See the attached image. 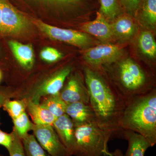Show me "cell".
I'll use <instances>...</instances> for the list:
<instances>
[{"mask_svg":"<svg viewBox=\"0 0 156 156\" xmlns=\"http://www.w3.org/2000/svg\"><path fill=\"white\" fill-rule=\"evenodd\" d=\"M89 104L95 112L98 125L116 136L119 121L127 99L102 75L89 67L84 69Z\"/></svg>","mask_w":156,"mask_h":156,"instance_id":"obj_1","label":"cell"},{"mask_svg":"<svg viewBox=\"0 0 156 156\" xmlns=\"http://www.w3.org/2000/svg\"><path fill=\"white\" fill-rule=\"evenodd\" d=\"M119 127L120 130H130L144 136L152 147L155 145V89L127 99L120 117Z\"/></svg>","mask_w":156,"mask_h":156,"instance_id":"obj_2","label":"cell"},{"mask_svg":"<svg viewBox=\"0 0 156 156\" xmlns=\"http://www.w3.org/2000/svg\"><path fill=\"white\" fill-rule=\"evenodd\" d=\"M76 156H113L108 143L110 132L101 128L97 123L75 126Z\"/></svg>","mask_w":156,"mask_h":156,"instance_id":"obj_3","label":"cell"},{"mask_svg":"<svg viewBox=\"0 0 156 156\" xmlns=\"http://www.w3.org/2000/svg\"><path fill=\"white\" fill-rule=\"evenodd\" d=\"M115 73L116 88L127 99L154 89L149 83L148 76L144 70L132 59L121 62Z\"/></svg>","mask_w":156,"mask_h":156,"instance_id":"obj_4","label":"cell"},{"mask_svg":"<svg viewBox=\"0 0 156 156\" xmlns=\"http://www.w3.org/2000/svg\"><path fill=\"white\" fill-rule=\"evenodd\" d=\"M2 34L18 35L29 27L27 18L11 5L9 0H1Z\"/></svg>","mask_w":156,"mask_h":156,"instance_id":"obj_5","label":"cell"},{"mask_svg":"<svg viewBox=\"0 0 156 156\" xmlns=\"http://www.w3.org/2000/svg\"><path fill=\"white\" fill-rule=\"evenodd\" d=\"M32 130L40 145L51 156H72L61 142L53 126L34 124Z\"/></svg>","mask_w":156,"mask_h":156,"instance_id":"obj_6","label":"cell"},{"mask_svg":"<svg viewBox=\"0 0 156 156\" xmlns=\"http://www.w3.org/2000/svg\"><path fill=\"white\" fill-rule=\"evenodd\" d=\"M35 23L40 30L53 40L80 47L88 46L92 42L90 37L84 33L58 28L41 20H35Z\"/></svg>","mask_w":156,"mask_h":156,"instance_id":"obj_7","label":"cell"},{"mask_svg":"<svg viewBox=\"0 0 156 156\" xmlns=\"http://www.w3.org/2000/svg\"><path fill=\"white\" fill-rule=\"evenodd\" d=\"M122 54V48L112 44L98 45L86 50L84 58L92 67L108 66L118 61Z\"/></svg>","mask_w":156,"mask_h":156,"instance_id":"obj_8","label":"cell"},{"mask_svg":"<svg viewBox=\"0 0 156 156\" xmlns=\"http://www.w3.org/2000/svg\"><path fill=\"white\" fill-rule=\"evenodd\" d=\"M72 70L71 67L66 66L56 72L38 87L31 100L34 103L39 104L42 97L59 94Z\"/></svg>","mask_w":156,"mask_h":156,"instance_id":"obj_9","label":"cell"},{"mask_svg":"<svg viewBox=\"0 0 156 156\" xmlns=\"http://www.w3.org/2000/svg\"><path fill=\"white\" fill-rule=\"evenodd\" d=\"M79 74L71 76L66 85L59 92L62 99L67 104L76 102L89 104V92L85 80Z\"/></svg>","mask_w":156,"mask_h":156,"instance_id":"obj_10","label":"cell"},{"mask_svg":"<svg viewBox=\"0 0 156 156\" xmlns=\"http://www.w3.org/2000/svg\"><path fill=\"white\" fill-rule=\"evenodd\" d=\"M53 126L57 132L59 139L72 156L76 148L75 126L68 115L65 114L56 118Z\"/></svg>","mask_w":156,"mask_h":156,"instance_id":"obj_11","label":"cell"},{"mask_svg":"<svg viewBox=\"0 0 156 156\" xmlns=\"http://www.w3.org/2000/svg\"><path fill=\"white\" fill-rule=\"evenodd\" d=\"M116 136L128 141V149L125 156H144L148 149L152 147L151 144L144 136L134 131L121 130L118 132Z\"/></svg>","mask_w":156,"mask_h":156,"instance_id":"obj_12","label":"cell"},{"mask_svg":"<svg viewBox=\"0 0 156 156\" xmlns=\"http://www.w3.org/2000/svg\"><path fill=\"white\" fill-rule=\"evenodd\" d=\"M66 114L71 119L75 126L97 123L95 112L89 104L82 102L68 104Z\"/></svg>","mask_w":156,"mask_h":156,"instance_id":"obj_13","label":"cell"},{"mask_svg":"<svg viewBox=\"0 0 156 156\" xmlns=\"http://www.w3.org/2000/svg\"><path fill=\"white\" fill-rule=\"evenodd\" d=\"M81 28L85 32L101 41H108L114 35L112 24L99 12H97L96 18L94 20L85 23Z\"/></svg>","mask_w":156,"mask_h":156,"instance_id":"obj_14","label":"cell"},{"mask_svg":"<svg viewBox=\"0 0 156 156\" xmlns=\"http://www.w3.org/2000/svg\"><path fill=\"white\" fill-rule=\"evenodd\" d=\"M9 45L15 58L23 67L31 69L33 66L34 56L30 44H24L15 41H10Z\"/></svg>","mask_w":156,"mask_h":156,"instance_id":"obj_15","label":"cell"},{"mask_svg":"<svg viewBox=\"0 0 156 156\" xmlns=\"http://www.w3.org/2000/svg\"><path fill=\"white\" fill-rule=\"evenodd\" d=\"M27 107L34 124L39 126H52L56 117L41 105L34 103L29 100Z\"/></svg>","mask_w":156,"mask_h":156,"instance_id":"obj_16","label":"cell"},{"mask_svg":"<svg viewBox=\"0 0 156 156\" xmlns=\"http://www.w3.org/2000/svg\"><path fill=\"white\" fill-rule=\"evenodd\" d=\"M112 26L114 35L122 40L130 38L136 31V26L133 20L126 15L118 18Z\"/></svg>","mask_w":156,"mask_h":156,"instance_id":"obj_17","label":"cell"},{"mask_svg":"<svg viewBox=\"0 0 156 156\" xmlns=\"http://www.w3.org/2000/svg\"><path fill=\"white\" fill-rule=\"evenodd\" d=\"M41 105L48 109L57 118L66 114L67 104L62 99L59 94L48 96L43 101Z\"/></svg>","mask_w":156,"mask_h":156,"instance_id":"obj_18","label":"cell"},{"mask_svg":"<svg viewBox=\"0 0 156 156\" xmlns=\"http://www.w3.org/2000/svg\"><path fill=\"white\" fill-rule=\"evenodd\" d=\"M138 46L146 56L154 58L156 55V43L152 34L149 31L141 33L138 39Z\"/></svg>","mask_w":156,"mask_h":156,"instance_id":"obj_19","label":"cell"},{"mask_svg":"<svg viewBox=\"0 0 156 156\" xmlns=\"http://www.w3.org/2000/svg\"><path fill=\"white\" fill-rule=\"evenodd\" d=\"M21 140L26 156H51L40 145L34 135L28 134Z\"/></svg>","mask_w":156,"mask_h":156,"instance_id":"obj_20","label":"cell"},{"mask_svg":"<svg viewBox=\"0 0 156 156\" xmlns=\"http://www.w3.org/2000/svg\"><path fill=\"white\" fill-rule=\"evenodd\" d=\"M139 11H140L141 18L145 23L151 26L155 25L156 0H143L138 12Z\"/></svg>","mask_w":156,"mask_h":156,"instance_id":"obj_21","label":"cell"},{"mask_svg":"<svg viewBox=\"0 0 156 156\" xmlns=\"http://www.w3.org/2000/svg\"><path fill=\"white\" fill-rule=\"evenodd\" d=\"M13 120L14 130L17 136L22 140L28 135L29 131L32 130L34 123H32L25 112Z\"/></svg>","mask_w":156,"mask_h":156,"instance_id":"obj_22","label":"cell"},{"mask_svg":"<svg viewBox=\"0 0 156 156\" xmlns=\"http://www.w3.org/2000/svg\"><path fill=\"white\" fill-rule=\"evenodd\" d=\"M119 0H100L99 12L107 19L113 20L121 11Z\"/></svg>","mask_w":156,"mask_h":156,"instance_id":"obj_23","label":"cell"},{"mask_svg":"<svg viewBox=\"0 0 156 156\" xmlns=\"http://www.w3.org/2000/svg\"><path fill=\"white\" fill-rule=\"evenodd\" d=\"M2 106L12 119H14L25 112L27 105L23 101L10 100L7 99L3 104Z\"/></svg>","mask_w":156,"mask_h":156,"instance_id":"obj_24","label":"cell"},{"mask_svg":"<svg viewBox=\"0 0 156 156\" xmlns=\"http://www.w3.org/2000/svg\"><path fill=\"white\" fill-rule=\"evenodd\" d=\"M37 4L55 6V7H67L77 5L82 0H30Z\"/></svg>","mask_w":156,"mask_h":156,"instance_id":"obj_25","label":"cell"},{"mask_svg":"<svg viewBox=\"0 0 156 156\" xmlns=\"http://www.w3.org/2000/svg\"><path fill=\"white\" fill-rule=\"evenodd\" d=\"M40 56L44 61L48 62H54L61 59L62 54L55 48L47 47L41 51Z\"/></svg>","mask_w":156,"mask_h":156,"instance_id":"obj_26","label":"cell"},{"mask_svg":"<svg viewBox=\"0 0 156 156\" xmlns=\"http://www.w3.org/2000/svg\"><path fill=\"white\" fill-rule=\"evenodd\" d=\"M120 4L128 14L135 16L138 13L143 0H119Z\"/></svg>","mask_w":156,"mask_h":156,"instance_id":"obj_27","label":"cell"},{"mask_svg":"<svg viewBox=\"0 0 156 156\" xmlns=\"http://www.w3.org/2000/svg\"><path fill=\"white\" fill-rule=\"evenodd\" d=\"M14 136L12 146L9 151L10 156H26L22 140L17 136L15 131H12Z\"/></svg>","mask_w":156,"mask_h":156,"instance_id":"obj_28","label":"cell"},{"mask_svg":"<svg viewBox=\"0 0 156 156\" xmlns=\"http://www.w3.org/2000/svg\"><path fill=\"white\" fill-rule=\"evenodd\" d=\"M13 139L14 136L12 132L11 134H8L0 130V145L5 147L8 151L12 146Z\"/></svg>","mask_w":156,"mask_h":156,"instance_id":"obj_29","label":"cell"},{"mask_svg":"<svg viewBox=\"0 0 156 156\" xmlns=\"http://www.w3.org/2000/svg\"><path fill=\"white\" fill-rule=\"evenodd\" d=\"M7 99L8 98H7V96H6L5 94H4L3 92L0 91V105H3V104Z\"/></svg>","mask_w":156,"mask_h":156,"instance_id":"obj_30","label":"cell"},{"mask_svg":"<svg viewBox=\"0 0 156 156\" xmlns=\"http://www.w3.org/2000/svg\"><path fill=\"white\" fill-rule=\"evenodd\" d=\"M113 156H125L122 152L119 149H116L113 152Z\"/></svg>","mask_w":156,"mask_h":156,"instance_id":"obj_31","label":"cell"},{"mask_svg":"<svg viewBox=\"0 0 156 156\" xmlns=\"http://www.w3.org/2000/svg\"><path fill=\"white\" fill-rule=\"evenodd\" d=\"M0 34H2V7H1V0H0Z\"/></svg>","mask_w":156,"mask_h":156,"instance_id":"obj_32","label":"cell"},{"mask_svg":"<svg viewBox=\"0 0 156 156\" xmlns=\"http://www.w3.org/2000/svg\"><path fill=\"white\" fill-rule=\"evenodd\" d=\"M2 72H1V70H0V82L2 80Z\"/></svg>","mask_w":156,"mask_h":156,"instance_id":"obj_33","label":"cell"},{"mask_svg":"<svg viewBox=\"0 0 156 156\" xmlns=\"http://www.w3.org/2000/svg\"><path fill=\"white\" fill-rule=\"evenodd\" d=\"M2 106V105H0V108Z\"/></svg>","mask_w":156,"mask_h":156,"instance_id":"obj_34","label":"cell"},{"mask_svg":"<svg viewBox=\"0 0 156 156\" xmlns=\"http://www.w3.org/2000/svg\"><path fill=\"white\" fill-rule=\"evenodd\" d=\"M0 156H3L2 155H1V154H0Z\"/></svg>","mask_w":156,"mask_h":156,"instance_id":"obj_35","label":"cell"}]
</instances>
